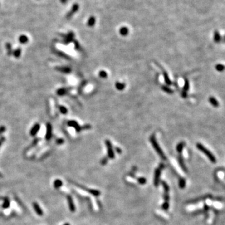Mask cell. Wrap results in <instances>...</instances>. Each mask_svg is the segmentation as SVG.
I'll list each match as a JSON object with an SVG mask.
<instances>
[{"instance_id": "38", "label": "cell", "mask_w": 225, "mask_h": 225, "mask_svg": "<svg viewBox=\"0 0 225 225\" xmlns=\"http://www.w3.org/2000/svg\"><path fill=\"white\" fill-rule=\"evenodd\" d=\"M68 1V0H60L61 3L63 4H64V3H67Z\"/></svg>"}, {"instance_id": "18", "label": "cell", "mask_w": 225, "mask_h": 225, "mask_svg": "<svg viewBox=\"0 0 225 225\" xmlns=\"http://www.w3.org/2000/svg\"><path fill=\"white\" fill-rule=\"evenodd\" d=\"M128 28L126 27H122L120 29H119V33L121 34L122 36H126L128 34Z\"/></svg>"}, {"instance_id": "42", "label": "cell", "mask_w": 225, "mask_h": 225, "mask_svg": "<svg viewBox=\"0 0 225 225\" xmlns=\"http://www.w3.org/2000/svg\"></svg>"}, {"instance_id": "27", "label": "cell", "mask_w": 225, "mask_h": 225, "mask_svg": "<svg viewBox=\"0 0 225 225\" xmlns=\"http://www.w3.org/2000/svg\"><path fill=\"white\" fill-rule=\"evenodd\" d=\"M54 187H55V188H59V187H60L62 185V182H61V181H60V180H56L55 181H54Z\"/></svg>"}, {"instance_id": "31", "label": "cell", "mask_w": 225, "mask_h": 225, "mask_svg": "<svg viewBox=\"0 0 225 225\" xmlns=\"http://www.w3.org/2000/svg\"><path fill=\"white\" fill-rule=\"evenodd\" d=\"M59 110H60V111L61 112H62L63 114H66V112H67V109H66V108L65 107H64V106H60V107H59Z\"/></svg>"}, {"instance_id": "19", "label": "cell", "mask_w": 225, "mask_h": 225, "mask_svg": "<svg viewBox=\"0 0 225 225\" xmlns=\"http://www.w3.org/2000/svg\"><path fill=\"white\" fill-rule=\"evenodd\" d=\"M185 144L184 142H180V143H178V145L176 146V150L179 153H181L183 151V149L185 146Z\"/></svg>"}, {"instance_id": "33", "label": "cell", "mask_w": 225, "mask_h": 225, "mask_svg": "<svg viewBox=\"0 0 225 225\" xmlns=\"http://www.w3.org/2000/svg\"><path fill=\"white\" fill-rule=\"evenodd\" d=\"M6 49H8V51L9 54L11 53V44H10V43L6 44Z\"/></svg>"}, {"instance_id": "32", "label": "cell", "mask_w": 225, "mask_h": 225, "mask_svg": "<svg viewBox=\"0 0 225 225\" xmlns=\"http://www.w3.org/2000/svg\"><path fill=\"white\" fill-rule=\"evenodd\" d=\"M108 162V158L106 157H104L101 160V164L103 165H105Z\"/></svg>"}, {"instance_id": "3", "label": "cell", "mask_w": 225, "mask_h": 225, "mask_svg": "<svg viewBox=\"0 0 225 225\" xmlns=\"http://www.w3.org/2000/svg\"><path fill=\"white\" fill-rule=\"evenodd\" d=\"M165 168V165L163 163H160L159 167L156 168L155 171V176H154V185L156 187L159 185L160 181V176H161V171Z\"/></svg>"}, {"instance_id": "20", "label": "cell", "mask_w": 225, "mask_h": 225, "mask_svg": "<svg viewBox=\"0 0 225 225\" xmlns=\"http://www.w3.org/2000/svg\"><path fill=\"white\" fill-rule=\"evenodd\" d=\"M51 137V124H48L47 125V133H46V139H49Z\"/></svg>"}, {"instance_id": "34", "label": "cell", "mask_w": 225, "mask_h": 225, "mask_svg": "<svg viewBox=\"0 0 225 225\" xmlns=\"http://www.w3.org/2000/svg\"><path fill=\"white\" fill-rule=\"evenodd\" d=\"M64 93H66V89H61L58 91V94L59 95H63Z\"/></svg>"}, {"instance_id": "6", "label": "cell", "mask_w": 225, "mask_h": 225, "mask_svg": "<svg viewBox=\"0 0 225 225\" xmlns=\"http://www.w3.org/2000/svg\"><path fill=\"white\" fill-rule=\"evenodd\" d=\"M68 126H71V127H73V128H75L77 132H79V131H81V127H80L79 124H78V123L74 121H69V122L68 123Z\"/></svg>"}, {"instance_id": "5", "label": "cell", "mask_w": 225, "mask_h": 225, "mask_svg": "<svg viewBox=\"0 0 225 225\" xmlns=\"http://www.w3.org/2000/svg\"><path fill=\"white\" fill-rule=\"evenodd\" d=\"M78 10H79V5H78V4H74V5H73L72 8H71V10L68 13L67 15H66V18H67L68 19L71 18L73 16V15L75 13H76V12L78 11Z\"/></svg>"}, {"instance_id": "11", "label": "cell", "mask_w": 225, "mask_h": 225, "mask_svg": "<svg viewBox=\"0 0 225 225\" xmlns=\"http://www.w3.org/2000/svg\"><path fill=\"white\" fill-rule=\"evenodd\" d=\"M178 162H179V164H180L181 168L183 169V171L185 172H187V168H186V167L185 166L183 158H182L181 156H180L179 157H178Z\"/></svg>"}, {"instance_id": "21", "label": "cell", "mask_w": 225, "mask_h": 225, "mask_svg": "<svg viewBox=\"0 0 225 225\" xmlns=\"http://www.w3.org/2000/svg\"><path fill=\"white\" fill-rule=\"evenodd\" d=\"M95 22H96V20H95V18H94V17H90L89 20H88V25L90 27L93 26L94 24H95Z\"/></svg>"}, {"instance_id": "36", "label": "cell", "mask_w": 225, "mask_h": 225, "mask_svg": "<svg viewBox=\"0 0 225 225\" xmlns=\"http://www.w3.org/2000/svg\"><path fill=\"white\" fill-rule=\"evenodd\" d=\"M5 129H6V128L5 127V126H1V127H0V134H1V133H3L4 131H5Z\"/></svg>"}, {"instance_id": "10", "label": "cell", "mask_w": 225, "mask_h": 225, "mask_svg": "<svg viewBox=\"0 0 225 225\" xmlns=\"http://www.w3.org/2000/svg\"><path fill=\"white\" fill-rule=\"evenodd\" d=\"M68 203H69V207L70 210L72 212L75 211V206H74V203H73V200L71 198V197L68 196Z\"/></svg>"}, {"instance_id": "17", "label": "cell", "mask_w": 225, "mask_h": 225, "mask_svg": "<svg viewBox=\"0 0 225 225\" xmlns=\"http://www.w3.org/2000/svg\"><path fill=\"white\" fill-rule=\"evenodd\" d=\"M88 191L89 192V193H91V195H93L94 196H99L100 194H101V192L98 191L97 190H88Z\"/></svg>"}, {"instance_id": "15", "label": "cell", "mask_w": 225, "mask_h": 225, "mask_svg": "<svg viewBox=\"0 0 225 225\" xmlns=\"http://www.w3.org/2000/svg\"><path fill=\"white\" fill-rule=\"evenodd\" d=\"M214 41L216 43H218L221 41V36L218 31H216L214 33Z\"/></svg>"}, {"instance_id": "2", "label": "cell", "mask_w": 225, "mask_h": 225, "mask_svg": "<svg viewBox=\"0 0 225 225\" xmlns=\"http://www.w3.org/2000/svg\"><path fill=\"white\" fill-rule=\"evenodd\" d=\"M150 141H151V144H152V145H153V148H155V151H156V153H158V155H159V156H160L163 160H166V156H165V154H164V153H163L162 150H161V148H160V146H159V145H158V143H157L155 135L153 134V135L150 137Z\"/></svg>"}, {"instance_id": "41", "label": "cell", "mask_w": 225, "mask_h": 225, "mask_svg": "<svg viewBox=\"0 0 225 225\" xmlns=\"http://www.w3.org/2000/svg\"><path fill=\"white\" fill-rule=\"evenodd\" d=\"M69 225V224H68V223H67V224H65V225Z\"/></svg>"}, {"instance_id": "23", "label": "cell", "mask_w": 225, "mask_h": 225, "mask_svg": "<svg viewBox=\"0 0 225 225\" xmlns=\"http://www.w3.org/2000/svg\"><path fill=\"white\" fill-rule=\"evenodd\" d=\"M138 182L140 184V185H145L146 183V179L144 177H140V178H138Z\"/></svg>"}, {"instance_id": "40", "label": "cell", "mask_w": 225, "mask_h": 225, "mask_svg": "<svg viewBox=\"0 0 225 225\" xmlns=\"http://www.w3.org/2000/svg\"><path fill=\"white\" fill-rule=\"evenodd\" d=\"M4 139H5V138H1V139H0V146H1V143L4 141Z\"/></svg>"}, {"instance_id": "39", "label": "cell", "mask_w": 225, "mask_h": 225, "mask_svg": "<svg viewBox=\"0 0 225 225\" xmlns=\"http://www.w3.org/2000/svg\"><path fill=\"white\" fill-rule=\"evenodd\" d=\"M116 151H117V152H118V153H121V149H120V148H116Z\"/></svg>"}, {"instance_id": "13", "label": "cell", "mask_w": 225, "mask_h": 225, "mask_svg": "<svg viewBox=\"0 0 225 225\" xmlns=\"http://www.w3.org/2000/svg\"><path fill=\"white\" fill-rule=\"evenodd\" d=\"M19 41L22 44H25L28 41V38L27 37L26 35H21L20 37H19Z\"/></svg>"}, {"instance_id": "14", "label": "cell", "mask_w": 225, "mask_h": 225, "mask_svg": "<svg viewBox=\"0 0 225 225\" xmlns=\"http://www.w3.org/2000/svg\"><path fill=\"white\" fill-rule=\"evenodd\" d=\"M161 183L163 185V189H164V191H165V194H168L169 191H170V187L168 185V184L165 181H161Z\"/></svg>"}, {"instance_id": "4", "label": "cell", "mask_w": 225, "mask_h": 225, "mask_svg": "<svg viewBox=\"0 0 225 225\" xmlns=\"http://www.w3.org/2000/svg\"><path fill=\"white\" fill-rule=\"evenodd\" d=\"M105 144H106V148H107L108 156V157H109L110 159H113V158H114L115 155H114V151L112 150L111 143L109 140H106V141H105Z\"/></svg>"}, {"instance_id": "29", "label": "cell", "mask_w": 225, "mask_h": 225, "mask_svg": "<svg viewBox=\"0 0 225 225\" xmlns=\"http://www.w3.org/2000/svg\"><path fill=\"white\" fill-rule=\"evenodd\" d=\"M34 207L35 210H36V212H37L39 215H42V211H41V209H39V208L37 204H34Z\"/></svg>"}, {"instance_id": "1", "label": "cell", "mask_w": 225, "mask_h": 225, "mask_svg": "<svg viewBox=\"0 0 225 225\" xmlns=\"http://www.w3.org/2000/svg\"><path fill=\"white\" fill-rule=\"evenodd\" d=\"M196 147L200 151H201L202 153H204V154L207 156V158H208L210 161H211V163H215L216 162V158L214 156L213 154L208 149H207L206 147H205L202 144H201V143H197Z\"/></svg>"}, {"instance_id": "12", "label": "cell", "mask_w": 225, "mask_h": 225, "mask_svg": "<svg viewBox=\"0 0 225 225\" xmlns=\"http://www.w3.org/2000/svg\"><path fill=\"white\" fill-rule=\"evenodd\" d=\"M163 73L164 78H165V82H166V84H167V85H171V84H172V83H171V81H170L169 77H168L167 73H166V71H165V70H163Z\"/></svg>"}, {"instance_id": "7", "label": "cell", "mask_w": 225, "mask_h": 225, "mask_svg": "<svg viewBox=\"0 0 225 225\" xmlns=\"http://www.w3.org/2000/svg\"><path fill=\"white\" fill-rule=\"evenodd\" d=\"M189 88H190L189 82H188V79H186L185 82V86H184V88H183V92H182V96H183V98L186 97V92L188 89H189Z\"/></svg>"}, {"instance_id": "30", "label": "cell", "mask_w": 225, "mask_h": 225, "mask_svg": "<svg viewBox=\"0 0 225 225\" xmlns=\"http://www.w3.org/2000/svg\"><path fill=\"white\" fill-rule=\"evenodd\" d=\"M99 76L103 78H106L107 77V73H106L105 71H101L99 72Z\"/></svg>"}, {"instance_id": "16", "label": "cell", "mask_w": 225, "mask_h": 225, "mask_svg": "<svg viewBox=\"0 0 225 225\" xmlns=\"http://www.w3.org/2000/svg\"><path fill=\"white\" fill-rule=\"evenodd\" d=\"M179 187L181 189H184L186 187V180L185 178H180L179 180Z\"/></svg>"}, {"instance_id": "35", "label": "cell", "mask_w": 225, "mask_h": 225, "mask_svg": "<svg viewBox=\"0 0 225 225\" xmlns=\"http://www.w3.org/2000/svg\"><path fill=\"white\" fill-rule=\"evenodd\" d=\"M59 69H60L61 71H63V72H65V73H68L71 71V69H69V68H63V69L60 68H59Z\"/></svg>"}, {"instance_id": "37", "label": "cell", "mask_w": 225, "mask_h": 225, "mask_svg": "<svg viewBox=\"0 0 225 225\" xmlns=\"http://www.w3.org/2000/svg\"><path fill=\"white\" fill-rule=\"evenodd\" d=\"M57 143L58 144H61V143H63V140L62 139H59L57 140Z\"/></svg>"}, {"instance_id": "9", "label": "cell", "mask_w": 225, "mask_h": 225, "mask_svg": "<svg viewBox=\"0 0 225 225\" xmlns=\"http://www.w3.org/2000/svg\"><path fill=\"white\" fill-rule=\"evenodd\" d=\"M209 102L215 108L218 107L219 105H220L218 100H217L215 97H213V96H211V97H210V98H209Z\"/></svg>"}, {"instance_id": "26", "label": "cell", "mask_w": 225, "mask_h": 225, "mask_svg": "<svg viewBox=\"0 0 225 225\" xmlns=\"http://www.w3.org/2000/svg\"><path fill=\"white\" fill-rule=\"evenodd\" d=\"M21 49L18 48V49H16L13 53V54H14V56H15V57H16V58L20 57L21 54Z\"/></svg>"}, {"instance_id": "28", "label": "cell", "mask_w": 225, "mask_h": 225, "mask_svg": "<svg viewBox=\"0 0 225 225\" xmlns=\"http://www.w3.org/2000/svg\"><path fill=\"white\" fill-rule=\"evenodd\" d=\"M162 89H163V91H165V92H166V93H173V91H172L171 89H170V88H169L168 86H163V87H162Z\"/></svg>"}, {"instance_id": "8", "label": "cell", "mask_w": 225, "mask_h": 225, "mask_svg": "<svg viewBox=\"0 0 225 225\" xmlns=\"http://www.w3.org/2000/svg\"><path fill=\"white\" fill-rule=\"evenodd\" d=\"M39 128H40V125H39V124H38V123L34 124L30 131L31 135V136H34V135H36V133L38 132Z\"/></svg>"}, {"instance_id": "22", "label": "cell", "mask_w": 225, "mask_h": 225, "mask_svg": "<svg viewBox=\"0 0 225 225\" xmlns=\"http://www.w3.org/2000/svg\"><path fill=\"white\" fill-rule=\"evenodd\" d=\"M215 68H216V69L218 71H219V72H222V71H223L225 70V66L222 64H218L216 65Z\"/></svg>"}, {"instance_id": "24", "label": "cell", "mask_w": 225, "mask_h": 225, "mask_svg": "<svg viewBox=\"0 0 225 225\" xmlns=\"http://www.w3.org/2000/svg\"><path fill=\"white\" fill-rule=\"evenodd\" d=\"M116 87L119 90H123L125 87V85L123 83H116Z\"/></svg>"}, {"instance_id": "25", "label": "cell", "mask_w": 225, "mask_h": 225, "mask_svg": "<svg viewBox=\"0 0 225 225\" xmlns=\"http://www.w3.org/2000/svg\"><path fill=\"white\" fill-rule=\"evenodd\" d=\"M169 207H170V205H169V203H168V201H165L163 203L162 206H161V208H162V209H163V210H165V211H166V210H168Z\"/></svg>"}]
</instances>
